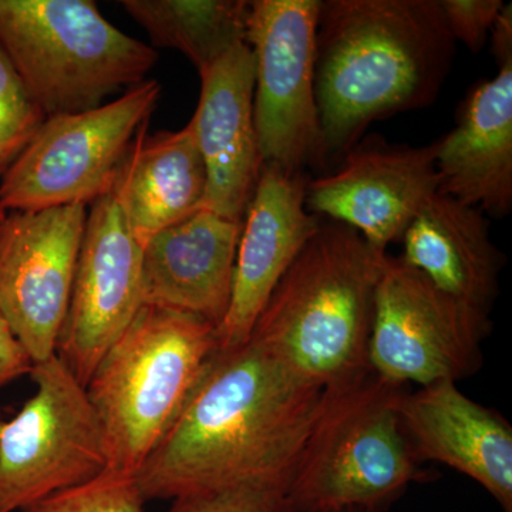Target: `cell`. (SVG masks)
<instances>
[{"label":"cell","mask_w":512,"mask_h":512,"mask_svg":"<svg viewBox=\"0 0 512 512\" xmlns=\"http://www.w3.org/2000/svg\"><path fill=\"white\" fill-rule=\"evenodd\" d=\"M323 392L255 340L215 350L183 412L136 473L144 500L241 487L288 491Z\"/></svg>","instance_id":"6da1fadb"},{"label":"cell","mask_w":512,"mask_h":512,"mask_svg":"<svg viewBox=\"0 0 512 512\" xmlns=\"http://www.w3.org/2000/svg\"><path fill=\"white\" fill-rule=\"evenodd\" d=\"M454 52L440 0L320 3L315 94L326 163L375 121L431 106Z\"/></svg>","instance_id":"7a4b0ae2"},{"label":"cell","mask_w":512,"mask_h":512,"mask_svg":"<svg viewBox=\"0 0 512 512\" xmlns=\"http://www.w3.org/2000/svg\"><path fill=\"white\" fill-rule=\"evenodd\" d=\"M387 252L322 220L256 320L251 338L328 390L370 372L373 309Z\"/></svg>","instance_id":"3957f363"},{"label":"cell","mask_w":512,"mask_h":512,"mask_svg":"<svg viewBox=\"0 0 512 512\" xmlns=\"http://www.w3.org/2000/svg\"><path fill=\"white\" fill-rule=\"evenodd\" d=\"M217 349V328L207 320L156 306L140 309L86 387L110 470H140L183 412Z\"/></svg>","instance_id":"277c9868"},{"label":"cell","mask_w":512,"mask_h":512,"mask_svg":"<svg viewBox=\"0 0 512 512\" xmlns=\"http://www.w3.org/2000/svg\"><path fill=\"white\" fill-rule=\"evenodd\" d=\"M404 390L370 370L323 392L318 419L286 491L293 511L384 512L410 484L429 481L400 420L397 403Z\"/></svg>","instance_id":"5b68a950"},{"label":"cell","mask_w":512,"mask_h":512,"mask_svg":"<svg viewBox=\"0 0 512 512\" xmlns=\"http://www.w3.org/2000/svg\"><path fill=\"white\" fill-rule=\"evenodd\" d=\"M0 49L46 117L97 109L158 60L92 0H0Z\"/></svg>","instance_id":"8992f818"},{"label":"cell","mask_w":512,"mask_h":512,"mask_svg":"<svg viewBox=\"0 0 512 512\" xmlns=\"http://www.w3.org/2000/svg\"><path fill=\"white\" fill-rule=\"evenodd\" d=\"M160 94L157 80H144L97 109L47 117L3 175L0 210L87 205L110 194Z\"/></svg>","instance_id":"52a82bcc"},{"label":"cell","mask_w":512,"mask_h":512,"mask_svg":"<svg viewBox=\"0 0 512 512\" xmlns=\"http://www.w3.org/2000/svg\"><path fill=\"white\" fill-rule=\"evenodd\" d=\"M36 393L0 417V512L22 511L109 470V451L86 387L59 356L35 363Z\"/></svg>","instance_id":"ba28073f"},{"label":"cell","mask_w":512,"mask_h":512,"mask_svg":"<svg viewBox=\"0 0 512 512\" xmlns=\"http://www.w3.org/2000/svg\"><path fill=\"white\" fill-rule=\"evenodd\" d=\"M322 0H252L247 43L255 62L254 123L262 163L293 173L326 163L315 94Z\"/></svg>","instance_id":"9c48e42d"},{"label":"cell","mask_w":512,"mask_h":512,"mask_svg":"<svg viewBox=\"0 0 512 512\" xmlns=\"http://www.w3.org/2000/svg\"><path fill=\"white\" fill-rule=\"evenodd\" d=\"M491 320L441 292L417 269L387 255L377 284L370 370L400 386L420 387L473 376Z\"/></svg>","instance_id":"30bf717a"},{"label":"cell","mask_w":512,"mask_h":512,"mask_svg":"<svg viewBox=\"0 0 512 512\" xmlns=\"http://www.w3.org/2000/svg\"><path fill=\"white\" fill-rule=\"evenodd\" d=\"M87 205L6 214L0 225V315L35 363L56 355Z\"/></svg>","instance_id":"8fae6325"},{"label":"cell","mask_w":512,"mask_h":512,"mask_svg":"<svg viewBox=\"0 0 512 512\" xmlns=\"http://www.w3.org/2000/svg\"><path fill=\"white\" fill-rule=\"evenodd\" d=\"M143 248L113 195L93 202L56 355L87 387L100 360L143 308Z\"/></svg>","instance_id":"7c38bea8"},{"label":"cell","mask_w":512,"mask_h":512,"mask_svg":"<svg viewBox=\"0 0 512 512\" xmlns=\"http://www.w3.org/2000/svg\"><path fill=\"white\" fill-rule=\"evenodd\" d=\"M436 148L357 143L333 173L308 181L306 208L348 225L370 247L386 252L439 192Z\"/></svg>","instance_id":"4fadbf2b"},{"label":"cell","mask_w":512,"mask_h":512,"mask_svg":"<svg viewBox=\"0 0 512 512\" xmlns=\"http://www.w3.org/2000/svg\"><path fill=\"white\" fill-rule=\"evenodd\" d=\"M308 181L303 173L262 165L242 221L231 303L217 329L218 350L248 342L275 286L318 231L322 218L306 208Z\"/></svg>","instance_id":"5bb4252c"},{"label":"cell","mask_w":512,"mask_h":512,"mask_svg":"<svg viewBox=\"0 0 512 512\" xmlns=\"http://www.w3.org/2000/svg\"><path fill=\"white\" fill-rule=\"evenodd\" d=\"M201 93L190 123L205 171L204 207L244 221L262 163L254 123L255 62L239 43L200 73Z\"/></svg>","instance_id":"9a60e30c"},{"label":"cell","mask_w":512,"mask_h":512,"mask_svg":"<svg viewBox=\"0 0 512 512\" xmlns=\"http://www.w3.org/2000/svg\"><path fill=\"white\" fill-rule=\"evenodd\" d=\"M397 409L421 463L454 468L512 512V427L503 414L474 402L454 382L404 390Z\"/></svg>","instance_id":"2e32d148"},{"label":"cell","mask_w":512,"mask_h":512,"mask_svg":"<svg viewBox=\"0 0 512 512\" xmlns=\"http://www.w3.org/2000/svg\"><path fill=\"white\" fill-rule=\"evenodd\" d=\"M242 222L201 208L143 248V306L197 316L220 328L234 285Z\"/></svg>","instance_id":"e0dca14e"},{"label":"cell","mask_w":512,"mask_h":512,"mask_svg":"<svg viewBox=\"0 0 512 512\" xmlns=\"http://www.w3.org/2000/svg\"><path fill=\"white\" fill-rule=\"evenodd\" d=\"M476 84L456 127L436 141L439 194L478 208L485 217L512 210V59Z\"/></svg>","instance_id":"ac0fdd59"},{"label":"cell","mask_w":512,"mask_h":512,"mask_svg":"<svg viewBox=\"0 0 512 512\" xmlns=\"http://www.w3.org/2000/svg\"><path fill=\"white\" fill-rule=\"evenodd\" d=\"M400 261L478 315L490 318L503 255L490 238L487 217L437 192L410 222Z\"/></svg>","instance_id":"d6986e66"},{"label":"cell","mask_w":512,"mask_h":512,"mask_svg":"<svg viewBox=\"0 0 512 512\" xmlns=\"http://www.w3.org/2000/svg\"><path fill=\"white\" fill-rule=\"evenodd\" d=\"M144 131L110 192L141 248L158 232L201 210L207 191V171L191 123L148 138Z\"/></svg>","instance_id":"ffe728a7"},{"label":"cell","mask_w":512,"mask_h":512,"mask_svg":"<svg viewBox=\"0 0 512 512\" xmlns=\"http://www.w3.org/2000/svg\"><path fill=\"white\" fill-rule=\"evenodd\" d=\"M120 5L154 46L183 53L198 74L247 42V0H123Z\"/></svg>","instance_id":"44dd1931"},{"label":"cell","mask_w":512,"mask_h":512,"mask_svg":"<svg viewBox=\"0 0 512 512\" xmlns=\"http://www.w3.org/2000/svg\"><path fill=\"white\" fill-rule=\"evenodd\" d=\"M136 474L106 470L87 483L57 491L22 512H143Z\"/></svg>","instance_id":"7402d4cb"},{"label":"cell","mask_w":512,"mask_h":512,"mask_svg":"<svg viewBox=\"0 0 512 512\" xmlns=\"http://www.w3.org/2000/svg\"><path fill=\"white\" fill-rule=\"evenodd\" d=\"M46 119L9 57L0 49V178Z\"/></svg>","instance_id":"603a6c76"},{"label":"cell","mask_w":512,"mask_h":512,"mask_svg":"<svg viewBox=\"0 0 512 512\" xmlns=\"http://www.w3.org/2000/svg\"><path fill=\"white\" fill-rule=\"evenodd\" d=\"M165 512H295L281 488L241 487L175 498Z\"/></svg>","instance_id":"cb8c5ba5"},{"label":"cell","mask_w":512,"mask_h":512,"mask_svg":"<svg viewBox=\"0 0 512 512\" xmlns=\"http://www.w3.org/2000/svg\"><path fill=\"white\" fill-rule=\"evenodd\" d=\"M451 36L471 52L478 53L487 43L505 3L503 0H440Z\"/></svg>","instance_id":"d4e9b609"},{"label":"cell","mask_w":512,"mask_h":512,"mask_svg":"<svg viewBox=\"0 0 512 512\" xmlns=\"http://www.w3.org/2000/svg\"><path fill=\"white\" fill-rule=\"evenodd\" d=\"M32 367L33 362L28 352L0 315V389L20 376L29 375Z\"/></svg>","instance_id":"484cf974"},{"label":"cell","mask_w":512,"mask_h":512,"mask_svg":"<svg viewBox=\"0 0 512 512\" xmlns=\"http://www.w3.org/2000/svg\"><path fill=\"white\" fill-rule=\"evenodd\" d=\"M495 62L512 59V6L505 5L490 33Z\"/></svg>","instance_id":"4316f807"},{"label":"cell","mask_w":512,"mask_h":512,"mask_svg":"<svg viewBox=\"0 0 512 512\" xmlns=\"http://www.w3.org/2000/svg\"><path fill=\"white\" fill-rule=\"evenodd\" d=\"M315 512H365L360 510H355V508H325V510L315 511Z\"/></svg>","instance_id":"83f0119b"},{"label":"cell","mask_w":512,"mask_h":512,"mask_svg":"<svg viewBox=\"0 0 512 512\" xmlns=\"http://www.w3.org/2000/svg\"><path fill=\"white\" fill-rule=\"evenodd\" d=\"M6 218V212L3 210H0V225H2V222L5 221Z\"/></svg>","instance_id":"f1b7e54d"}]
</instances>
